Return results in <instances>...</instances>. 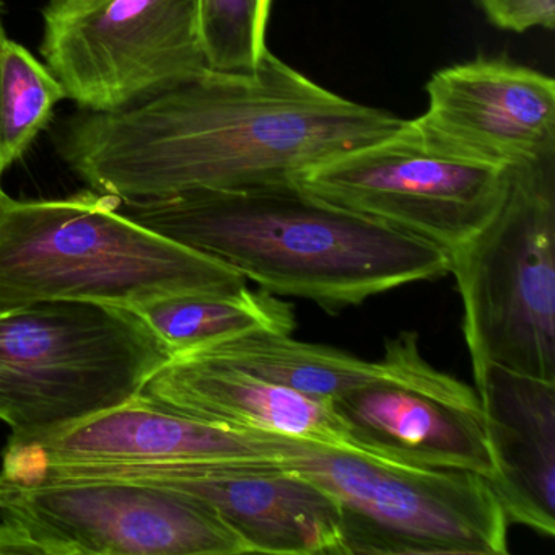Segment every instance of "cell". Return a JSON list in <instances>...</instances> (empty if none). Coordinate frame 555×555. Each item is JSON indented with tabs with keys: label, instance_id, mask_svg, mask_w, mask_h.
Returning a JSON list of instances; mask_svg holds the SVG:
<instances>
[{
	"label": "cell",
	"instance_id": "1",
	"mask_svg": "<svg viewBox=\"0 0 555 555\" xmlns=\"http://www.w3.org/2000/svg\"><path fill=\"white\" fill-rule=\"evenodd\" d=\"M404 121L318 86L269 51L251 70L207 67L129 108L86 112L64 129L60 154L96 193L155 199L297 183Z\"/></svg>",
	"mask_w": 555,
	"mask_h": 555
},
{
	"label": "cell",
	"instance_id": "2",
	"mask_svg": "<svg viewBox=\"0 0 555 555\" xmlns=\"http://www.w3.org/2000/svg\"><path fill=\"white\" fill-rule=\"evenodd\" d=\"M132 222L327 313L450 274L440 246L326 203L297 183L122 201Z\"/></svg>",
	"mask_w": 555,
	"mask_h": 555
},
{
	"label": "cell",
	"instance_id": "3",
	"mask_svg": "<svg viewBox=\"0 0 555 555\" xmlns=\"http://www.w3.org/2000/svg\"><path fill=\"white\" fill-rule=\"evenodd\" d=\"M243 285L235 269L119 214L115 196L21 201L0 186V313L50 300L131 307Z\"/></svg>",
	"mask_w": 555,
	"mask_h": 555
},
{
	"label": "cell",
	"instance_id": "4",
	"mask_svg": "<svg viewBox=\"0 0 555 555\" xmlns=\"http://www.w3.org/2000/svg\"><path fill=\"white\" fill-rule=\"evenodd\" d=\"M173 359L129 307L50 300L0 313V421L28 440L126 404Z\"/></svg>",
	"mask_w": 555,
	"mask_h": 555
},
{
	"label": "cell",
	"instance_id": "5",
	"mask_svg": "<svg viewBox=\"0 0 555 555\" xmlns=\"http://www.w3.org/2000/svg\"><path fill=\"white\" fill-rule=\"evenodd\" d=\"M261 434L275 466L334 496L344 555L508 554V519L479 474L408 466L352 448Z\"/></svg>",
	"mask_w": 555,
	"mask_h": 555
},
{
	"label": "cell",
	"instance_id": "6",
	"mask_svg": "<svg viewBox=\"0 0 555 555\" xmlns=\"http://www.w3.org/2000/svg\"><path fill=\"white\" fill-rule=\"evenodd\" d=\"M448 256L474 378L493 363L555 382V157L512 168L499 212Z\"/></svg>",
	"mask_w": 555,
	"mask_h": 555
},
{
	"label": "cell",
	"instance_id": "7",
	"mask_svg": "<svg viewBox=\"0 0 555 555\" xmlns=\"http://www.w3.org/2000/svg\"><path fill=\"white\" fill-rule=\"evenodd\" d=\"M512 168L463 154L415 119L378 141L313 165L301 190L451 253L499 212Z\"/></svg>",
	"mask_w": 555,
	"mask_h": 555
},
{
	"label": "cell",
	"instance_id": "8",
	"mask_svg": "<svg viewBox=\"0 0 555 555\" xmlns=\"http://www.w3.org/2000/svg\"><path fill=\"white\" fill-rule=\"evenodd\" d=\"M41 56L89 113L138 105L209 67L197 0H50Z\"/></svg>",
	"mask_w": 555,
	"mask_h": 555
},
{
	"label": "cell",
	"instance_id": "9",
	"mask_svg": "<svg viewBox=\"0 0 555 555\" xmlns=\"http://www.w3.org/2000/svg\"><path fill=\"white\" fill-rule=\"evenodd\" d=\"M0 515L44 555L248 554L188 493L122 480H25L0 473Z\"/></svg>",
	"mask_w": 555,
	"mask_h": 555
},
{
	"label": "cell",
	"instance_id": "10",
	"mask_svg": "<svg viewBox=\"0 0 555 555\" xmlns=\"http://www.w3.org/2000/svg\"><path fill=\"white\" fill-rule=\"evenodd\" d=\"M396 369L333 399L353 450L431 469L469 470L492 479L479 396L422 357L418 334L386 340Z\"/></svg>",
	"mask_w": 555,
	"mask_h": 555
},
{
	"label": "cell",
	"instance_id": "11",
	"mask_svg": "<svg viewBox=\"0 0 555 555\" xmlns=\"http://www.w3.org/2000/svg\"><path fill=\"white\" fill-rule=\"evenodd\" d=\"M122 480L188 493L212 508L262 554L344 555L340 509L334 496L272 461H222L162 467H61L24 480Z\"/></svg>",
	"mask_w": 555,
	"mask_h": 555
},
{
	"label": "cell",
	"instance_id": "12",
	"mask_svg": "<svg viewBox=\"0 0 555 555\" xmlns=\"http://www.w3.org/2000/svg\"><path fill=\"white\" fill-rule=\"evenodd\" d=\"M272 461L261 431L207 424L135 398L28 440L8 441L5 476L25 479L61 467H162Z\"/></svg>",
	"mask_w": 555,
	"mask_h": 555
},
{
	"label": "cell",
	"instance_id": "13",
	"mask_svg": "<svg viewBox=\"0 0 555 555\" xmlns=\"http://www.w3.org/2000/svg\"><path fill=\"white\" fill-rule=\"evenodd\" d=\"M415 118L438 141L505 168L555 157V82L505 57L479 56L437 70Z\"/></svg>",
	"mask_w": 555,
	"mask_h": 555
},
{
	"label": "cell",
	"instance_id": "14",
	"mask_svg": "<svg viewBox=\"0 0 555 555\" xmlns=\"http://www.w3.org/2000/svg\"><path fill=\"white\" fill-rule=\"evenodd\" d=\"M493 463L490 489L508 522L555 534V382L487 365L477 378Z\"/></svg>",
	"mask_w": 555,
	"mask_h": 555
},
{
	"label": "cell",
	"instance_id": "15",
	"mask_svg": "<svg viewBox=\"0 0 555 555\" xmlns=\"http://www.w3.org/2000/svg\"><path fill=\"white\" fill-rule=\"evenodd\" d=\"M139 398L232 430L352 448L331 399L301 395L207 357L188 353L168 360Z\"/></svg>",
	"mask_w": 555,
	"mask_h": 555
},
{
	"label": "cell",
	"instance_id": "16",
	"mask_svg": "<svg viewBox=\"0 0 555 555\" xmlns=\"http://www.w3.org/2000/svg\"><path fill=\"white\" fill-rule=\"evenodd\" d=\"M190 353L227 363L301 395L331 401L350 389L391 375L396 369L395 353L388 346L383 359L366 362L344 350L301 343L291 334L269 331L242 334Z\"/></svg>",
	"mask_w": 555,
	"mask_h": 555
},
{
	"label": "cell",
	"instance_id": "17",
	"mask_svg": "<svg viewBox=\"0 0 555 555\" xmlns=\"http://www.w3.org/2000/svg\"><path fill=\"white\" fill-rule=\"evenodd\" d=\"M129 308L173 357L255 331L292 334L297 327L292 305L246 285L233 291L160 295Z\"/></svg>",
	"mask_w": 555,
	"mask_h": 555
},
{
	"label": "cell",
	"instance_id": "18",
	"mask_svg": "<svg viewBox=\"0 0 555 555\" xmlns=\"http://www.w3.org/2000/svg\"><path fill=\"white\" fill-rule=\"evenodd\" d=\"M66 99L47 64L0 27V181L34 144Z\"/></svg>",
	"mask_w": 555,
	"mask_h": 555
},
{
	"label": "cell",
	"instance_id": "19",
	"mask_svg": "<svg viewBox=\"0 0 555 555\" xmlns=\"http://www.w3.org/2000/svg\"><path fill=\"white\" fill-rule=\"evenodd\" d=\"M274 0H197L201 43L207 66L251 70L269 53Z\"/></svg>",
	"mask_w": 555,
	"mask_h": 555
},
{
	"label": "cell",
	"instance_id": "20",
	"mask_svg": "<svg viewBox=\"0 0 555 555\" xmlns=\"http://www.w3.org/2000/svg\"><path fill=\"white\" fill-rule=\"evenodd\" d=\"M487 21L503 31L554 30L555 0H476Z\"/></svg>",
	"mask_w": 555,
	"mask_h": 555
},
{
	"label": "cell",
	"instance_id": "21",
	"mask_svg": "<svg viewBox=\"0 0 555 555\" xmlns=\"http://www.w3.org/2000/svg\"><path fill=\"white\" fill-rule=\"evenodd\" d=\"M18 554L44 555L40 545L35 544L21 528L2 519L0 521V555Z\"/></svg>",
	"mask_w": 555,
	"mask_h": 555
},
{
	"label": "cell",
	"instance_id": "22",
	"mask_svg": "<svg viewBox=\"0 0 555 555\" xmlns=\"http://www.w3.org/2000/svg\"><path fill=\"white\" fill-rule=\"evenodd\" d=\"M2 4H0V27H2Z\"/></svg>",
	"mask_w": 555,
	"mask_h": 555
},
{
	"label": "cell",
	"instance_id": "23",
	"mask_svg": "<svg viewBox=\"0 0 555 555\" xmlns=\"http://www.w3.org/2000/svg\"><path fill=\"white\" fill-rule=\"evenodd\" d=\"M0 186H2V184H0Z\"/></svg>",
	"mask_w": 555,
	"mask_h": 555
}]
</instances>
